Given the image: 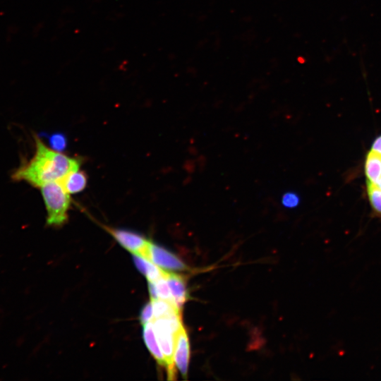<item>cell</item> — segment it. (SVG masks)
<instances>
[{"label":"cell","instance_id":"6da1fadb","mask_svg":"<svg viewBox=\"0 0 381 381\" xmlns=\"http://www.w3.org/2000/svg\"><path fill=\"white\" fill-rule=\"evenodd\" d=\"M33 157L12 174L14 181H23L35 187L60 181L73 171L80 169V160L49 147L35 137Z\"/></svg>","mask_w":381,"mask_h":381},{"label":"cell","instance_id":"7a4b0ae2","mask_svg":"<svg viewBox=\"0 0 381 381\" xmlns=\"http://www.w3.org/2000/svg\"><path fill=\"white\" fill-rule=\"evenodd\" d=\"M40 188L47 210V224L52 226L64 225L68 218L70 194L64 189L60 181L45 183Z\"/></svg>","mask_w":381,"mask_h":381},{"label":"cell","instance_id":"3957f363","mask_svg":"<svg viewBox=\"0 0 381 381\" xmlns=\"http://www.w3.org/2000/svg\"><path fill=\"white\" fill-rule=\"evenodd\" d=\"M155 333L167 362V371L169 380H174L176 368L174 362L175 337L168 317L155 319L152 321Z\"/></svg>","mask_w":381,"mask_h":381},{"label":"cell","instance_id":"277c9868","mask_svg":"<svg viewBox=\"0 0 381 381\" xmlns=\"http://www.w3.org/2000/svg\"><path fill=\"white\" fill-rule=\"evenodd\" d=\"M141 256L162 269L174 271L189 270L188 267L176 255L150 241Z\"/></svg>","mask_w":381,"mask_h":381},{"label":"cell","instance_id":"5b68a950","mask_svg":"<svg viewBox=\"0 0 381 381\" xmlns=\"http://www.w3.org/2000/svg\"><path fill=\"white\" fill-rule=\"evenodd\" d=\"M115 240L133 254L141 255L149 241L143 235L133 231L104 226Z\"/></svg>","mask_w":381,"mask_h":381},{"label":"cell","instance_id":"8992f818","mask_svg":"<svg viewBox=\"0 0 381 381\" xmlns=\"http://www.w3.org/2000/svg\"><path fill=\"white\" fill-rule=\"evenodd\" d=\"M190 358V344L187 332L183 327L175 337V365L186 378L188 374Z\"/></svg>","mask_w":381,"mask_h":381},{"label":"cell","instance_id":"52a82bcc","mask_svg":"<svg viewBox=\"0 0 381 381\" xmlns=\"http://www.w3.org/2000/svg\"><path fill=\"white\" fill-rule=\"evenodd\" d=\"M164 277L168 283L175 305L179 309L181 310L184 303L189 298L186 279L181 274L166 271Z\"/></svg>","mask_w":381,"mask_h":381},{"label":"cell","instance_id":"ba28073f","mask_svg":"<svg viewBox=\"0 0 381 381\" xmlns=\"http://www.w3.org/2000/svg\"><path fill=\"white\" fill-rule=\"evenodd\" d=\"M143 326V337L147 348L157 363L166 368L167 362L158 344L152 321Z\"/></svg>","mask_w":381,"mask_h":381},{"label":"cell","instance_id":"9c48e42d","mask_svg":"<svg viewBox=\"0 0 381 381\" xmlns=\"http://www.w3.org/2000/svg\"><path fill=\"white\" fill-rule=\"evenodd\" d=\"M364 174L366 182L376 185L381 176V155L370 150L364 161Z\"/></svg>","mask_w":381,"mask_h":381},{"label":"cell","instance_id":"30bf717a","mask_svg":"<svg viewBox=\"0 0 381 381\" xmlns=\"http://www.w3.org/2000/svg\"><path fill=\"white\" fill-rule=\"evenodd\" d=\"M60 182L69 194H75L85 188L87 176L85 171L77 169L67 174Z\"/></svg>","mask_w":381,"mask_h":381},{"label":"cell","instance_id":"8fae6325","mask_svg":"<svg viewBox=\"0 0 381 381\" xmlns=\"http://www.w3.org/2000/svg\"><path fill=\"white\" fill-rule=\"evenodd\" d=\"M133 257L135 267L145 276L148 282H155L164 275V270L147 259L137 254H133Z\"/></svg>","mask_w":381,"mask_h":381},{"label":"cell","instance_id":"7c38bea8","mask_svg":"<svg viewBox=\"0 0 381 381\" xmlns=\"http://www.w3.org/2000/svg\"><path fill=\"white\" fill-rule=\"evenodd\" d=\"M153 308L154 320L160 318L169 317L176 313H181L174 303L161 298L151 299Z\"/></svg>","mask_w":381,"mask_h":381},{"label":"cell","instance_id":"4fadbf2b","mask_svg":"<svg viewBox=\"0 0 381 381\" xmlns=\"http://www.w3.org/2000/svg\"><path fill=\"white\" fill-rule=\"evenodd\" d=\"M366 193L373 213L381 219V190L366 182Z\"/></svg>","mask_w":381,"mask_h":381},{"label":"cell","instance_id":"5bb4252c","mask_svg":"<svg viewBox=\"0 0 381 381\" xmlns=\"http://www.w3.org/2000/svg\"><path fill=\"white\" fill-rule=\"evenodd\" d=\"M154 284L159 298L166 300L172 303H174L168 283L164 275L156 282H155Z\"/></svg>","mask_w":381,"mask_h":381},{"label":"cell","instance_id":"9a60e30c","mask_svg":"<svg viewBox=\"0 0 381 381\" xmlns=\"http://www.w3.org/2000/svg\"><path fill=\"white\" fill-rule=\"evenodd\" d=\"M50 147L54 150L61 152L67 145L65 135L60 133L52 134L49 138Z\"/></svg>","mask_w":381,"mask_h":381},{"label":"cell","instance_id":"2e32d148","mask_svg":"<svg viewBox=\"0 0 381 381\" xmlns=\"http://www.w3.org/2000/svg\"><path fill=\"white\" fill-rule=\"evenodd\" d=\"M140 322L143 325L154 320V313L152 303L150 301L146 303L142 308L140 316Z\"/></svg>","mask_w":381,"mask_h":381},{"label":"cell","instance_id":"e0dca14e","mask_svg":"<svg viewBox=\"0 0 381 381\" xmlns=\"http://www.w3.org/2000/svg\"><path fill=\"white\" fill-rule=\"evenodd\" d=\"M283 203L286 207H296L299 202V198L296 194H286L283 198Z\"/></svg>","mask_w":381,"mask_h":381},{"label":"cell","instance_id":"ac0fdd59","mask_svg":"<svg viewBox=\"0 0 381 381\" xmlns=\"http://www.w3.org/2000/svg\"><path fill=\"white\" fill-rule=\"evenodd\" d=\"M370 150L381 155V135L377 136L372 143Z\"/></svg>","mask_w":381,"mask_h":381},{"label":"cell","instance_id":"d6986e66","mask_svg":"<svg viewBox=\"0 0 381 381\" xmlns=\"http://www.w3.org/2000/svg\"><path fill=\"white\" fill-rule=\"evenodd\" d=\"M380 190H381V176L380 177L377 184L375 185Z\"/></svg>","mask_w":381,"mask_h":381}]
</instances>
